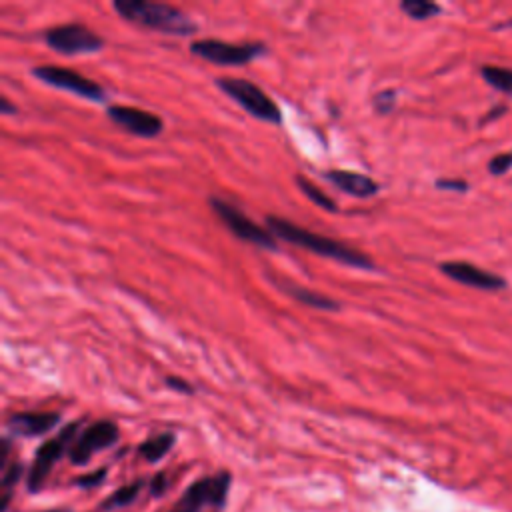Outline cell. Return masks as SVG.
Here are the masks:
<instances>
[{"label": "cell", "mask_w": 512, "mask_h": 512, "mask_svg": "<svg viewBox=\"0 0 512 512\" xmlns=\"http://www.w3.org/2000/svg\"><path fill=\"white\" fill-rule=\"evenodd\" d=\"M400 10L408 14L412 20H428L442 12V6L430 0H402Z\"/></svg>", "instance_id": "cell-19"}, {"label": "cell", "mask_w": 512, "mask_h": 512, "mask_svg": "<svg viewBox=\"0 0 512 512\" xmlns=\"http://www.w3.org/2000/svg\"><path fill=\"white\" fill-rule=\"evenodd\" d=\"M276 282V286L286 292L288 296H292L296 302L304 304V306H310V308H316V310H328V312H334V310H340V304L336 300H332L330 296L326 294H320V292H314L306 286H300L292 280H286V278H272Z\"/></svg>", "instance_id": "cell-15"}, {"label": "cell", "mask_w": 512, "mask_h": 512, "mask_svg": "<svg viewBox=\"0 0 512 512\" xmlns=\"http://www.w3.org/2000/svg\"><path fill=\"white\" fill-rule=\"evenodd\" d=\"M0 112H4V114H14V112H16V106H12L6 96H2V98H0Z\"/></svg>", "instance_id": "cell-28"}, {"label": "cell", "mask_w": 512, "mask_h": 512, "mask_svg": "<svg viewBox=\"0 0 512 512\" xmlns=\"http://www.w3.org/2000/svg\"><path fill=\"white\" fill-rule=\"evenodd\" d=\"M176 442V436L172 432H160L156 436H150L148 440H144L140 446H138V454L150 462V464H156L160 462L174 446Z\"/></svg>", "instance_id": "cell-16"}, {"label": "cell", "mask_w": 512, "mask_h": 512, "mask_svg": "<svg viewBox=\"0 0 512 512\" xmlns=\"http://www.w3.org/2000/svg\"><path fill=\"white\" fill-rule=\"evenodd\" d=\"M106 472H108V468H98V470H94V472H90V474H84V476H80V478L74 480V486H78V488H82V490L96 488V486H100V484L106 480Z\"/></svg>", "instance_id": "cell-22"}, {"label": "cell", "mask_w": 512, "mask_h": 512, "mask_svg": "<svg viewBox=\"0 0 512 512\" xmlns=\"http://www.w3.org/2000/svg\"><path fill=\"white\" fill-rule=\"evenodd\" d=\"M436 188L450 190V192H466L468 182L460 180V178H440V180H436Z\"/></svg>", "instance_id": "cell-25"}, {"label": "cell", "mask_w": 512, "mask_h": 512, "mask_svg": "<svg viewBox=\"0 0 512 512\" xmlns=\"http://www.w3.org/2000/svg\"><path fill=\"white\" fill-rule=\"evenodd\" d=\"M216 86L236 104H240L250 116L270 124L282 122V110L278 104L254 82L244 78H216Z\"/></svg>", "instance_id": "cell-4"}, {"label": "cell", "mask_w": 512, "mask_h": 512, "mask_svg": "<svg viewBox=\"0 0 512 512\" xmlns=\"http://www.w3.org/2000/svg\"><path fill=\"white\" fill-rule=\"evenodd\" d=\"M60 422L58 412H16L8 418V430L14 436H42Z\"/></svg>", "instance_id": "cell-13"}, {"label": "cell", "mask_w": 512, "mask_h": 512, "mask_svg": "<svg viewBox=\"0 0 512 512\" xmlns=\"http://www.w3.org/2000/svg\"><path fill=\"white\" fill-rule=\"evenodd\" d=\"M482 78L486 80L488 86L504 92V94H512V68H502V66H494V64H484L480 68Z\"/></svg>", "instance_id": "cell-18"}, {"label": "cell", "mask_w": 512, "mask_h": 512, "mask_svg": "<svg viewBox=\"0 0 512 512\" xmlns=\"http://www.w3.org/2000/svg\"><path fill=\"white\" fill-rule=\"evenodd\" d=\"M166 384H168L172 390L182 392V394H192V392H194V386H192L190 382L178 378V376H166Z\"/></svg>", "instance_id": "cell-27"}, {"label": "cell", "mask_w": 512, "mask_h": 512, "mask_svg": "<svg viewBox=\"0 0 512 512\" xmlns=\"http://www.w3.org/2000/svg\"><path fill=\"white\" fill-rule=\"evenodd\" d=\"M296 186L306 194V198H308L310 202H314V204L320 206L322 210H326V212H336V210H338V208H336V202H334L330 196H326L318 186H314L306 176L298 174V176H296Z\"/></svg>", "instance_id": "cell-20"}, {"label": "cell", "mask_w": 512, "mask_h": 512, "mask_svg": "<svg viewBox=\"0 0 512 512\" xmlns=\"http://www.w3.org/2000/svg\"><path fill=\"white\" fill-rule=\"evenodd\" d=\"M166 488H168V476H166V472L154 474V478L150 480V494H152V496H162V494L166 492Z\"/></svg>", "instance_id": "cell-26"}, {"label": "cell", "mask_w": 512, "mask_h": 512, "mask_svg": "<svg viewBox=\"0 0 512 512\" xmlns=\"http://www.w3.org/2000/svg\"><path fill=\"white\" fill-rule=\"evenodd\" d=\"M230 484L232 476L226 470H220L214 476L198 478L182 492L168 512H202L204 508L222 510L228 500Z\"/></svg>", "instance_id": "cell-3"}, {"label": "cell", "mask_w": 512, "mask_h": 512, "mask_svg": "<svg viewBox=\"0 0 512 512\" xmlns=\"http://www.w3.org/2000/svg\"><path fill=\"white\" fill-rule=\"evenodd\" d=\"M324 178L330 184H334L336 188H340L342 192L356 196V198H370L380 190L376 180H372L366 174L352 172V170H328L324 174Z\"/></svg>", "instance_id": "cell-14"}, {"label": "cell", "mask_w": 512, "mask_h": 512, "mask_svg": "<svg viewBox=\"0 0 512 512\" xmlns=\"http://www.w3.org/2000/svg\"><path fill=\"white\" fill-rule=\"evenodd\" d=\"M210 208L212 212L222 220V224L240 240L250 242L258 248H266V250H276V236L268 230L258 226L254 220H250L242 210H238L236 206H232L230 202H226L224 198L218 196H210Z\"/></svg>", "instance_id": "cell-6"}, {"label": "cell", "mask_w": 512, "mask_h": 512, "mask_svg": "<svg viewBox=\"0 0 512 512\" xmlns=\"http://www.w3.org/2000/svg\"><path fill=\"white\" fill-rule=\"evenodd\" d=\"M32 74L48 86L72 92V94H76L80 98H86V100L100 102L106 96V92L100 84H96L94 80H90V78H86V76H82V74H78L76 70H70V68L42 64V66H36L32 70Z\"/></svg>", "instance_id": "cell-9"}, {"label": "cell", "mask_w": 512, "mask_h": 512, "mask_svg": "<svg viewBox=\"0 0 512 512\" xmlns=\"http://www.w3.org/2000/svg\"><path fill=\"white\" fill-rule=\"evenodd\" d=\"M78 428H80V420H74V422L66 424L54 438L46 440V442L36 450L34 460H32V466H30L28 476H26V488H28L30 494H38V492L44 488V484H46V480H48L52 468L56 466V462H58V460L64 456V452H68L70 446L74 444Z\"/></svg>", "instance_id": "cell-5"}, {"label": "cell", "mask_w": 512, "mask_h": 512, "mask_svg": "<svg viewBox=\"0 0 512 512\" xmlns=\"http://www.w3.org/2000/svg\"><path fill=\"white\" fill-rule=\"evenodd\" d=\"M372 106L376 108L378 114H388L396 106V90H384L378 92L372 100Z\"/></svg>", "instance_id": "cell-24"}, {"label": "cell", "mask_w": 512, "mask_h": 512, "mask_svg": "<svg viewBox=\"0 0 512 512\" xmlns=\"http://www.w3.org/2000/svg\"><path fill=\"white\" fill-rule=\"evenodd\" d=\"M118 438H120V430H118L116 422H112V420L92 422L76 436L74 444L68 450V458L76 466L88 464L94 452L114 446L118 442Z\"/></svg>", "instance_id": "cell-10"}, {"label": "cell", "mask_w": 512, "mask_h": 512, "mask_svg": "<svg viewBox=\"0 0 512 512\" xmlns=\"http://www.w3.org/2000/svg\"><path fill=\"white\" fill-rule=\"evenodd\" d=\"M142 488H144V480H142V478H138V480H134V482H130V484L120 486L116 492H112L110 496H106V498L102 500L100 510H102V512H110V510H118V508L130 506V504L138 498V494H140Z\"/></svg>", "instance_id": "cell-17"}, {"label": "cell", "mask_w": 512, "mask_h": 512, "mask_svg": "<svg viewBox=\"0 0 512 512\" xmlns=\"http://www.w3.org/2000/svg\"><path fill=\"white\" fill-rule=\"evenodd\" d=\"M20 476H22V464L20 462H10L4 470H2V482H0V486H2V498H0V510L2 512H6V508H8V502H10V498H12V490H14V486H16V482L20 480Z\"/></svg>", "instance_id": "cell-21"}, {"label": "cell", "mask_w": 512, "mask_h": 512, "mask_svg": "<svg viewBox=\"0 0 512 512\" xmlns=\"http://www.w3.org/2000/svg\"><path fill=\"white\" fill-rule=\"evenodd\" d=\"M440 272L444 276H448L450 280L470 286V288H478V290H486V292H498L502 288H506V280L494 272L482 270L470 262L464 260H448L440 264Z\"/></svg>", "instance_id": "cell-11"}, {"label": "cell", "mask_w": 512, "mask_h": 512, "mask_svg": "<svg viewBox=\"0 0 512 512\" xmlns=\"http://www.w3.org/2000/svg\"><path fill=\"white\" fill-rule=\"evenodd\" d=\"M46 512H70V510H62V508H60V510H46Z\"/></svg>", "instance_id": "cell-29"}, {"label": "cell", "mask_w": 512, "mask_h": 512, "mask_svg": "<svg viewBox=\"0 0 512 512\" xmlns=\"http://www.w3.org/2000/svg\"><path fill=\"white\" fill-rule=\"evenodd\" d=\"M114 10L128 22L140 24L164 34L190 36L196 32V24L176 6L154 0H114Z\"/></svg>", "instance_id": "cell-2"}, {"label": "cell", "mask_w": 512, "mask_h": 512, "mask_svg": "<svg viewBox=\"0 0 512 512\" xmlns=\"http://www.w3.org/2000/svg\"><path fill=\"white\" fill-rule=\"evenodd\" d=\"M190 52L216 66H242L262 56L266 52V46L262 42L232 44L216 38H204V40H194L190 44Z\"/></svg>", "instance_id": "cell-7"}, {"label": "cell", "mask_w": 512, "mask_h": 512, "mask_svg": "<svg viewBox=\"0 0 512 512\" xmlns=\"http://www.w3.org/2000/svg\"><path fill=\"white\" fill-rule=\"evenodd\" d=\"M44 42L66 56L92 54L104 46V40L82 24H62L44 32Z\"/></svg>", "instance_id": "cell-8"}, {"label": "cell", "mask_w": 512, "mask_h": 512, "mask_svg": "<svg viewBox=\"0 0 512 512\" xmlns=\"http://www.w3.org/2000/svg\"><path fill=\"white\" fill-rule=\"evenodd\" d=\"M266 224H268V230L294 244V246H300V248H306L318 256H324V258H330V260H336L340 264H346V266H352V268H360V270H374V262L358 252L356 248L344 244V242H338L334 238H328V236H322V234H316V232H310L306 228H298L296 224L284 220V218H278V216H266Z\"/></svg>", "instance_id": "cell-1"}, {"label": "cell", "mask_w": 512, "mask_h": 512, "mask_svg": "<svg viewBox=\"0 0 512 512\" xmlns=\"http://www.w3.org/2000/svg\"><path fill=\"white\" fill-rule=\"evenodd\" d=\"M508 170H512V152H504V154H496L490 158L488 162V172L494 176H502Z\"/></svg>", "instance_id": "cell-23"}, {"label": "cell", "mask_w": 512, "mask_h": 512, "mask_svg": "<svg viewBox=\"0 0 512 512\" xmlns=\"http://www.w3.org/2000/svg\"><path fill=\"white\" fill-rule=\"evenodd\" d=\"M108 118L122 126L124 130H128L134 136H142V138H154L162 132V118L148 112V110H140L134 106H110L108 108Z\"/></svg>", "instance_id": "cell-12"}]
</instances>
